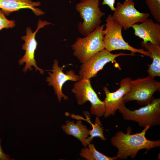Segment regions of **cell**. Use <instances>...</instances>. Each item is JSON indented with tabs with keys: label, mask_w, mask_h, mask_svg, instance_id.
<instances>
[{
	"label": "cell",
	"mask_w": 160,
	"mask_h": 160,
	"mask_svg": "<svg viewBox=\"0 0 160 160\" xmlns=\"http://www.w3.org/2000/svg\"><path fill=\"white\" fill-rule=\"evenodd\" d=\"M150 127L147 126L139 133L131 134L132 129L129 127L126 133L120 130L116 132L111 139L112 145L118 149V159H126L129 157L134 159L138 151L142 149L148 150L160 146V140L148 139L145 135Z\"/></svg>",
	"instance_id": "1"
},
{
	"label": "cell",
	"mask_w": 160,
	"mask_h": 160,
	"mask_svg": "<svg viewBox=\"0 0 160 160\" xmlns=\"http://www.w3.org/2000/svg\"><path fill=\"white\" fill-rule=\"evenodd\" d=\"M124 120L137 123L139 126L145 127L160 124V98L153 99L144 107L133 111L125 106L123 101L118 108Z\"/></svg>",
	"instance_id": "2"
},
{
	"label": "cell",
	"mask_w": 160,
	"mask_h": 160,
	"mask_svg": "<svg viewBox=\"0 0 160 160\" xmlns=\"http://www.w3.org/2000/svg\"><path fill=\"white\" fill-rule=\"evenodd\" d=\"M105 24L100 25L84 37H79L71 45L73 54L82 64L97 52L105 49L103 31Z\"/></svg>",
	"instance_id": "3"
},
{
	"label": "cell",
	"mask_w": 160,
	"mask_h": 160,
	"mask_svg": "<svg viewBox=\"0 0 160 160\" xmlns=\"http://www.w3.org/2000/svg\"><path fill=\"white\" fill-rule=\"evenodd\" d=\"M99 4V0H80L75 6L83 20L78 23V30L84 36L93 31L102 22L101 18L105 13L101 10Z\"/></svg>",
	"instance_id": "4"
},
{
	"label": "cell",
	"mask_w": 160,
	"mask_h": 160,
	"mask_svg": "<svg viewBox=\"0 0 160 160\" xmlns=\"http://www.w3.org/2000/svg\"><path fill=\"white\" fill-rule=\"evenodd\" d=\"M105 21V28L103 31L105 49L110 52L118 50H127L133 53L138 52L150 57V53L148 51L135 48L124 40L122 34V27L113 18L112 15H108Z\"/></svg>",
	"instance_id": "5"
},
{
	"label": "cell",
	"mask_w": 160,
	"mask_h": 160,
	"mask_svg": "<svg viewBox=\"0 0 160 160\" xmlns=\"http://www.w3.org/2000/svg\"><path fill=\"white\" fill-rule=\"evenodd\" d=\"M160 89V82L149 75L132 80L129 90L124 95L122 101L125 103L136 100L141 105H146L154 99L153 94Z\"/></svg>",
	"instance_id": "6"
},
{
	"label": "cell",
	"mask_w": 160,
	"mask_h": 160,
	"mask_svg": "<svg viewBox=\"0 0 160 160\" xmlns=\"http://www.w3.org/2000/svg\"><path fill=\"white\" fill-rule=\"evenodd\" d=\"M78 105H84L87 101L91 104V113L99 117L103 116L105 111L104 101L101 100L92 88L90 79H83L75 82L71 89Z\"/></svg>",
	"instance_id": "7"
},
{
	"label": "cell",
	"mask_w": 160,
	"mask_h": 160,
	"mask_svg": "<svg viewBox=\"0 0 160 160\" xmlns=\"http://www.w3.org/2000/svg\"><path fill=\"white\" fill-rule=\"evenodd\" d=\"M50 24H53L46 20H39L38 22L37 28L34 32H33L30 27H28L26 29V35L21 37V39L25 42L22 45V49L25 51V53L18 62L20 65H23L24 63H25V66L23 70L24 73L26 72L28 69L30 71L32 70L31 67L33 66L35 68L36 71H39L41 74L44 73V70L38 67L35 58V51L38 45L36 39V35L40 28Z\"/></svg>",
	"instance_id": "8"
},
{
	"label": "cell",
	"mask_w": 160,
	"mask_h": 160,
	"mask_svg": "<svg viewBox=\"0 0 160 160\" xmlns=\"http://www.w3.org/2000/svg\"><path fill=\"white\" fill-rule=\"evenodd\" d=\"M135 4L133 0H125L123 3L118 2L112 15L125 31L135 24L143 22L150 16L148 13L141 12L137 10L135 7Z\"/></svg>",
	"instance_id": "9"
},
{
	"label": "cell",
	"mask_w": 160,
	"mask_h": 160,
	"mask_svg": "<svg viewBox=\"0 0 160 160\" xmlns=\"http://www.w3.org/2000/svg\"><path fill=\"white\" fill-rule=\"evenodd\" d=\"M134 56V53L126 54L120 52L113 54L105 49L92 56L86 62L82 64L80 67L79 75L81 79H90L95 77L98 72L104 65L110 62H114L117 57L121 56Z\"/></svg>",
	"instance_id": "10"
},
{
	"label": "cell",
	"mask_w": 160,
	"mask_h": 160,
	"mask_svg": "<svg viewBox=\"0 0 160 160\" xmlns=\"http://www.w3.org/2000/svg\"><path fill=\"white\" fill-rule=\"evenodd\" d=\"M58 62L57 60H54L52 70H51L52 73L48 72L49 76L46 78V81L48 82L49 86L52 87L58 100L60 102L62 98L64 100H67L68 99V97L65 95L62 91L63 86L64 83L68 81H77L81 79L79 75L76 74L72 70L64 73L63 71L65 66L60 67Z\"/></svg>",
	"instance_id": "11"
},
{
	"label": "cell",
	"mask_w": 160,
	"mask_h": 160,
	"mask_svg": "<svg viewBox=\"0 0 160 160\" xmlns=\"http://www.w3.org/2000/svg\"><path fill=\"white\" fill-rule=\"evenodd\" d=\"M132 80L130 77L121 79L120 82V88L113 92H110L106 87H103L106 97L104 101L105 111L103 116L105 118L115 115L122 101L123 96L129 90Z\"/></svg>",
	"instance_id": "12"
},
{
	"label": "cell",
	"mask_w": 160,
	"mask_h": 160,
	"mask_svg": "<svg viewBox=\"0 0 160 160\" xmlns=\"http://www.w3.org/2000/svg\"><path fill=\"white\" fill-rule=\"evenodd\" d=\"M132 27L135 36L143 39V42L149 41L160 45V23L148 18L143 22L134 24Z\"/></svg>",
	"instance_id": "13"
},
{
	"label": "cell",
	"mask_w": 160,
	"mask_h": 160,
	"mask_svg": "<svg viewBox=\"0 0 160 160\" xmlns=\"http://www.w3.org/2000/svg\"><path fill=\"white\" fill-rule=\"evenodd\" d=\"M41 4L39 1H33L32 0H0V9L6 15L23 9H31L36 16L42 15L45 12L36 7Z\"/></svg>",
	"instance_id": "14"
},
{
	"label": "cell",
	"mask_w": 160,
	"mask_h": 160,
	"mask_svg": "<svg viewBox=\"0 0 160 160\" xmlns=\"http://www.w3.org/2000/svg\"><path fill=\"white\" fill-rule=\"evenodd\" d=\"M65 123L61 126L63 131L67 135L75 137L80 141L82 145L87 147L88 145L86 139L89 135V130L87 126L82 124L80 119L78 120L76 123L74 121L69 120H67Z\"/></svg>",
	"instance_id": "15"
},
{
	"label": "cell",
	"mask_w": 160,
	"mask_h": 160,
	"mask_svg": "<svg viewBox=\"0 0 160 160\" xmlns=\"http://www.w3.org/2000/svg\"><path fill=\"white\" fill-rule=\"evenodd\" d=\"M141 45L149 51L151 54L150 57L153 60L147 70L148 75L154 78L160 76V45L153 44L150 42L141 41Z\"/></svg>",
	"instance_id": "16"
},
{
	"label": "cell",
	"mask_w": 160,
	"mask_h": 160,
	"mask_svg": "<svg viewBox=\"0 0 160 160\" xmlns=\"http://www.w3.org/2000/svg\"><path fill=\"white\" fill-rule=\"evenodd\" d=\"M88 148L84 147L80 151V157L87 160H116L118 159L116 156L113 157L106 156L97 151L94 144L89 143Z\"/></svg>",
	"instance_id": "17"
},
{
	"label": "cell",
	"mask_w": 160,
	"mask_h": 160,
	"mask_svg": "<svg viewBox=\"0 0 160 160\" xmlns=\"http://www.w3.org/2000/svg\"><path fill=\"white\" fill-rule=\"evenodd\" d=\"M90 124L92 126V129L89 130V135L90 136L86 139V142L87 145L95 137H99L103 141L107 140L104 136L103 133L104 129L102 127V124L99 117L96 116L94 124L92 123Z\"/></svg>",
	"instance_id": "18"
},
{
	"label": "cell",
	"mask_w": 160,
	"mask_h": 160,
	"mask_svg": "<svg viewBox=\"0 0 160 160\" xmlns=\"http://www.w3.org/2000/svg\"><path fill=\"white\" fill-rule=\"evenodd\" d=\"M151 14L156 21L160 23V0H145Z\"/></svg>",
	"instance_id": "19"
},
{
	"label": "cell",
	"mask_w": 160,
	"mask_h": 160,
	"mask_svg": "<svg viewBox=\"0 0 160 160\" xmlns=\"http://www.w3.org/2000/svg\"><path fill=\"white\" fill-rule=\"evenodd\" d=\"M4 12L0 9V31L3 28H12L15 25V22L14 20L8 19Z\"/></svg>",
	"instance_id": "20"
},
{
	"label": "cell",
	"mask_w": 160,
	"mask_h": 160,
	"mask_svg": "<svg viewBox=\"0 0 160 160\" xmlns=\"http://www.w3.org/2000/svg\"><path fill=\"white\" fill-rule=\"evenodd\" d=\"M115 0H103L102 4L107 5L110 8L111 11H114L116 8L114 7Z\"/></svg>",
	"instance_id": "21"
},
{
	"label": "cell",
	"mask_w": 160,
	"mask_h": 160,
	"mask_svg": "<svg viewBox=\"0 0 160 160\" xmlns=\"http://www.w3.org/2000/svg\"><path fill=\"white\" fill-rule=\"evenodd\" d=\"M2 140L0 138V160H10L9 156L4 153L3 151L1 146Z\"/></svg>",
	"instance_id": "22"
}]
</instances>
